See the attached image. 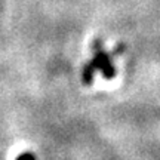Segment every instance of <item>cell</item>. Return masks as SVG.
Segmentation results:
<instances>
[{
	"label": "cell",
	"instance_id": "obj_3",
	"mask_svg": "<svg viewBox=\"0 0 160 160\" xmlns=\"http://www.w3.org/2000/svg\"><path fill=\"white\" fill-rule=\"evenodd\" d=\"M15 160H37V157H36L34 153H31V151H22Z\"/></svg>",
	"mask_w": 160,
	"mask_h": 160
},
{
	"label": "cell",
	"instance_id": "obj_1",
	"mask_svg": "<svg viewBox=\"0 0 160 160\" xmlns=\"http://www.w3.org/2000/svg\"><path fill=\"white\" fill-rule=\"evenodd\" d=\"M92 58L91 62L93 67L99 70L105 79H113L116 76V67L113 64V53L104 49L102 40L95 39L92 42Z\"/></svg>",
	"mask_w": 160,
	"mask_h": 160
},
{
	"label": "cell",
	"instance_id": "obj_2",
	"mask_svg": "<svg viewBox=\"0 0 160 160\" xmlns=\"http://www.w3.org/2000/svg\"><path fill=\"white\" fill-rule=\"evenodd\" d=\"M97 71L98 70L93 67V64H92L91 61H88L86 64H83V67H82V82H83L86 86L92 85Z\"/></svg>",
	"mask_w": 160,
	"mask_h": 160
},
{
	"label": "cell",
	"instance_id": "obj_4",
	"mask_svg": "<svg viewBox=\"0 0 160 160\" xmlns=\"http://www.w3.org/2000/svg\"><path fill=\"white\" fill-rule=\"evenodd\" d=\"M123 52H125V45H123V43H120V45L116 46V49H114L113 53H123Z\"/></svg>",
	"mask_w": 160,
	"mask_h": 160
}]
</instances>
